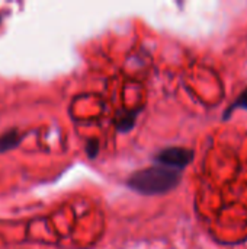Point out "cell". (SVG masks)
I'll return each mask as SVG.
<instances>
[{"label": "cell", "instance_id": "7a4b0ae2", "mask_svg": "<svg viewBox=\"0 0 247 249\" xmlns=\"http://www.w3.org/2000/svg\"><path fill=\"white\" fill-rule=\"evenodd\" d=\"M194 155L191 150L186 149H179V147H173V149H166L163 150L159 156H157V163L160 166L169 168V169H182L186 165H189V162L192 160Z\"/></svg>", "mask_w": 247, "mask_h": 249}, {"label": "cell", "instance_id": "6da1fadb", "mask_svg": "<svg viewBox=\"0 0 247 249\" xmlns=\"http://www.w3.org/2000/svg\"><path fill=\"white\" fill-rule=\"evenodd\" d=\"M179 182V175L176 171L165 166H153L143 169L131 177L128 185L141 194H163L173 190Z\"/></svg>", "mask_w": 247, "mask_h": 249}, {"label": "cell", "instance_id": "3957f363", "mask_svg": "<svg viewBox=\"0 0 247 249\" xmlns=\"http://www.w3.org/2000/svg\"><path fill=\"white\" fill-rule=\"evenodd\" d=\"M233 108H243V109H247V89L240 95V98L233 105Z\"/></svg>", "mask_w": 247, "mask_h": 249}]
</instances>
